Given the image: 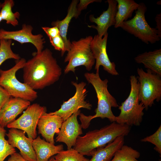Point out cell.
Here are the masks:
<instances>
[{
  "label": "cell",
  "instance_id": "f1b7e54d",
  "mask_svg": "<svg viewBox=\"0 0 161 161\" xmlns=\"http://www.w3.org/2000/svg\"><path fill=\"white\" fill-rule=\"evenodd\" d=\"M50 43L54 49L61 52L62 56L64 55L66 52L64 42L60 35L56 36L49 38Z\"/></svg>",
  "mask_w": 161,
  "mask_h": 161
},
{
  "label": "cell",
  "instance_id": "d4e9b609",
  "mask_svg": "<svg viewBox=\"0 0 161 161\" xmlns=\"http://www.w3.org/2000/svg\"><path fill=\"white\" fill-rule=\"evenodd\" d=\"M12 40L2 39L0 40V66L6 60L13 59L17 60L21 58L18 54L13 51L11 46Z\"/></svg>",
  "mask_w": 161,
  "mask_h": 161
},
{
  "label": "cell",
  "instance_id": "d590c367",
  "mask_svg": "<svg viewBox=\"0 0 161 161\" xmlns=\"http://www.w3.org/2000/svg\"><path fill=\"white\" fill-rule=\"evenodd\" d=\"M2 20L0 13V23Z\"/></svg>",
  "mask_w": 161,
  "mask_h": 161
},
{
  "label": "cell",
  "instance_id": "83f0119b",
  "mask_svg": "<svg viewBox=\"0 0 161 161\" xmlns=\"http://www.w3.org/2000/svg\"><path fill=\"white\" fill-rule=\"evenodd\" d=\"M142 142H148L154 145V149L159 153L161 154V126L153 134L142 139Z\"/></svg>",
  "mask_w": 161,
  "mask_h": 161
},
{
  "label": "cell",
  "instance_id": "ffe728a7",
  "mask_svg": "<svg viewBox=\"0 0 161 161\" xmlns=\"http://www.w3.org/2000/svg\"><path fill=\"white\" fill-rule=\"evenodd\" d=\"M135 62L143 64L145 67L161 76V49L145 52L134 58Z\"/></svg>",
  "mask_w": 161,
  "mask_h": 161
},
{
  "label": "cell",
  "instance_id": "4fadbf2b",
  "mask_svg": "<svg viewBox=\"0 0 161 161\" xmlns=\"http://www.w3.org/2000/svg\"><path fill=\"white\" fill-rule=\"evenodd\" d=\"M80 113L79 109L64 121L57 134L56 141L65 143L67 149L73 147L78 137L83 134L82 128L77 119Z\"/></svg>",
  "mask_w": 161,
  "mask_h": 161
},
{
  "label": "cell",
  "instance_id": "52a82bcc",
  "mask_svg": "<svg viewBox=\"0 0 161 161\" xmlns=\"http://www.w3.org/2000/svg\"><path fill=\"white\" fill-rule=\"evenodd\" d=\"M139 4L134 17L124 21L121 28L145 43H155L160 38L155 28L151 27L145 19V14L147 9L145 5L143 3Z\"/></svg>",
  "mask_w": 161,
  "mask_h": 161
},
{
  "label": "cell",
  "instance_id": "5bb4252c",
  "mask_svg": "<svg viewBox=\"0 0 161 161\" xmlns=\"http://www.w3.org/2000/svg\"><path fill=\"white\" fill-rule=\"evenodd\" d=\"M25 133L18 129H10L6 135L9 143L13 148H17L20 154L28 161H37L35 152L32 146L33 139L27 137Z\"/></svg>",
  "mask_w": 161,
  "mask_h": 161
},
{
  "label": "cell",
  "instance_id": "6da1fadb",
  "mask_svg": "<svg viewBox=\"0 0 161 161\" xmlns=\"http://www.w3.org/2000/svg\"><path fill=\"white\" fill-rule=\"evenodd\" d=\"M24 83L33 90L42 89L57 81L62 69L48 48L35 52L23 67Z\"/></svg>",
  "mask_w": 161,
  "mask_h": 161
},
{
  "label": "cell",
  "instance_id": "7a4b0ae2",
  "mask_svg": "<svg viewBox=\"0 0 161 161\" xmlns=\"http://www.w3.org/2000/svg\"><path fill=\"white\" fill-rule=\"evenodd\" d=\"M130 130V126L114 122L99 129L90 131L83 136H79L73 148L84 156H91L96 148L104 147L120 136H127Z\"/></svg>",
  "mask_w": 161,
  "mask_h": 161
},
{
  "label": "cell",
  "instance_id": "74e56055",
  "mask_svg": "<svg viewBox=\"0 0 161 161\" xmlns=\"http://www.w3.org/2000/svg\"><path fill=\"white\" fill-rule=\"evenodd\" d=\"M53 161H56L55 159H54V158H53Z\"/></svg>",
  "mask_w": 161,
  "mask_h": 161
},
{
  "label": "cell",
  "instance_id": "7c38bea8",
  "mask_svg": "<svg viewBox=\"0 0 161 161\" xmlns=\"http://www.w3.org/2000/svg\"><path fill=\"white\" fill-rule=\"evenodd\" d=\"M33 30L31 25L25 24H23L21 29L18 30L8 31L1 29L0 39L13 40L21 44L30 43L35 47L36 52H40L43 50L45 39L41 34H33Z\"/></svg>",
  "mask_w": 161,
  "mask_h": 161
},
{
  "label": "cell",
  "instance_id": "277c9868",
  "mask_svg": "<svg viewBox=\"0 0 161 161\" xmlns=\"http://www.w3.org/2000/svg\"><path fill=\"white\" fill-rule=\"evenodd\" d=\"M129 80L131 84L129 94L118 107L120 112L118 116H116L115 122L130 127L139 126L143 120L145 107L139 100V84L137 77L135 75H131Z\"/></svg>",
  "mask_w": 161,
  "mask_h": 161
},
{
  "label": "cell",
  "instance_id": "44dd1931",
  "mask_svg": "<svg viewBox=\"0 0 161 161\" xmlns=\"http://www.w3.org/2000/svg\"><path fill=\"white\" fill-rule=\"evenodd\" d=\"M124 143V136H120L103 147L97 148L92 154L89 161H110L115 152Z\"/></svg>",
  "mask_w": 161,
  "mask_h": 161
},
{
  "label": "cell",
  "instance_id": "3957f363",
  "mask_svg": "<svg viewBox=\"0 0 161 161\" xmlns=\"http://www.w3.org/2000/svg\"><path fill=\"white\" fill-rule=\"evenodd\" d=\"M84 77L87 81L93 86L96 93L98 100L97 107L95 110V114L87 116L82 113L79 115L82 128L85 129L89 126L91 120L96 117L107 118L111 122H115L116 116L113 114L112 107L119 106L115 98L108 90V80L101 79L99 72H86Z\"/></svg>",
  "mask_w": 161,
  "mask_h": 161
},
{
  "label": "cell",
  "instance_id": "d6986e66",
  "mask_svg": "<svg viewBox=\"0 0 161 161\" xmlns=\"http://www.w3.org/2000/svg\"><path fill=\"white\" fill-rule=\"evenodd\" d=\"M79 2L78 0H73L69 5L66 17L61 20H57L51 23L52 27H56L58 29L60 35L64 41L65 44L66 51L69 50L71 42L67 37V35L69 24L72 19L74 17L78 18V14L77 6Z\"/></svg>",
  "mask_w": 161,
  "mask_h": 161
},
{
  "label": "cell",
  "instance_id": "ba28073f",
  "mask_svg": "<svg viewBox=\"0 0 161 161\" xmlns=\"http://www.w3.org/2000/svg\"><path fill=\"white\" fill-rule=\"evenodd\" d=\"M137 72L139 84V100L147 110L154 100L159 102L161 99V76L148 69L146 72L142 68H138Z\"/></svg>",
  "mask_w": 161,
  "mask_h": 161
},
{
  "label": "cell",
  "instance_id": "8992f818",
  "mask_svg": "<svg viewBox=\"0 0 161 161\" xmlns=\"http://www.w3.org/2000/svg\"><path fill=\"white\" fill-rule=\"evenodd\" d=\"M92 39V36H89L71 42L64 60V62H68L64 70L65 74L70 72L75 73V68L81 66L88 71L91 70L95 62L90 47Z\"/></svg>",
  "mask_w": 161,
  "mask_h": 161
},
{
  "label": "cell",
  "instance_id": "7402d4cb",
  "mask_svg": "<svg viewBox=\"0 0 161 161\" xmlns=\"http://www.w3.org/2000/svg\"><path fill=\"white\" fill-rule=\"evenodd\" d=\"M117 11L115 19V28L121 27L123 22L132 16L133 12L136 10L139 4L133 0H116Z\"/></svg>",
  "mask_w": 161,
  "mask_h": 161
},
{
  "label": "cell",
  "instance_id": "cb8c5ba5",
  "mask_svg": "<svg viewBox=\"0 0 161 161\" xmlns=\"http://www.w3.org/2000/svg\"><path fill=\"white\" fill-rule=\"evenodd\" d=\"M140 156V152L127 145H123L115 153L110 161H139L137 159Z\"/></svg>",
  "mask_w": 161,
  "mask_h": 161
},
{
  "label": "cell",
  "instance_id": "836d02e7",
  "mask_svg": "<svg viewBox=\"0 0 161 161\" xmlns=\"http://www.w3.org/2000/svg\"><path fill=\"white\" fill-rule=\"evenodd\" d=\"M157 26L155 28L157 30L159 37L161 38V13L157 14L155 17Z\"/></svg>",
  "mask_w": 161,
  "mask_h": 161
},
{
  "label": "cell",
  "instance_id": "30bf717a",
  "mask_svg": "<svg viewBox=\"0 0 161 161\" xmlns=\"http://www.w3.org/2000/svg\"><path fill=\"white\" fill-rule=\"evenodd\" d=\"M71 83L75 88L74 95L68 100L64 101L58 110L49 113L60 116L64 121L80 109L83 108L90 110L92 107L91 103L85 100L87 93L85 88L86 83L84 82L78 83L72 81Z\"/></svg>",
  "mask_w": 161,
  "mask_h": 161
},
{
  "label": "cell",
  "instance_id": "f35d334b",
  "mask_svg": "<svg viewBox=\"0 0 161 161\" xmlns=\"http://www.w3.org/2000/svg\"><path fill=\"white\" fill-rule=\"evenodd\" d=\"M2 107H1V106H0V110H1V108Z\"/></svg>",
  "mask_w": 161,
  "mask_h": 161
},
{
  "label": "cell",
  "instance_id": "603a6c76",
  "mask_svg": "<svg viewBox=\"0 0 161 161\" xmlns=\"http://www.w3.org/2000/svg\"><path fill=\"white\" fill-rule=\"evenodd\" d=\"M14 5L13 0H5L2 3L0 13L2 20L5 21L6 23L15 27L18 25V19L20 14L18 12H13L12 8Z\"/></svg>",
  "mask_w": 161,
  "mask_h": 161
},
{
  "label": "cell",
  "instance_id": "9c48e42d",
  "mask_svg": "<svg viewBox=\"0 0 161 161\" xmlns=\"http://www.w3.org/2000/svg\"><path fill=\"white\" fill-rule=\"evenodd\" d=\"M45 112H47L45 107L34 103L30 105L20 117L7 127L22 130L27 133L28 137L34 139L37 137L36 128L38 120Z\"/></svg>",
  "mask_w": 161,
  "mask_h": 161
},
{
  "label": "cell",
  "instance_id": "4dcf8cb0",
  "mask_svg": "<svg viewBox=\"0 0 161 161\" xmlns=\"http://www.w3.org/2000/svg\"><path fill=\"white\" fill-rule=\"evenodd\" d=\"M100 0H80L77 6V10L78 14L80 15L81 11L86 9L90 3L94 2H100Z\"/></svg>",
  "mask_w": 161,
  "mask_h": 161
},
{
  "label": "cell",
  "instance_id": "d6a6232c",
  "mask_svg": "<svg viewBox=\"0 0 161 161\" xmlns=\"http://www.w3.org/2000/svg\"><path fill=\"white\" fill-rule=\"evenodd\" d=\"M7 161H28L24 159L18 153L16 152L10 155Z\"/></svg>",
  "mask_w": 161,
  "mask_h": 161
},
{
  "label": "cell",
  "instance_id": "2e32d148",
  "mask_svg": "<svg viewBox=\"0 0 161 161\" xmlns=\"http://www.w3.org/2000/svg\"><path fill=\"white\" fill-rule=\"evenodd\" d=\"M30 105V102L11 97L2 107L0 111V125L4 128Z\"/></svg>",
  "mask_w": 161,
  "mask_h": 161
},
{
  "label": "cell",
  "instance_id": "e0dca14e",
  "mask_svg": "<svg viewBox=\"0 0 161 161\" xmlns=\"http://www.w3.org/2000/svg\"><path fill=\"white\" fill-rule=\"evenodd\" d=\"M64 121L60 116L45 112L40 117L37 124L38 133L46 141L55 144V134L59 132Z\"/></svg>",
  "mask_w": 161,
  "mask_h": 161
},
{
  "label": "cell",
  "instance_id": "ab89813d",
  "mask_svg": "<svg viewBox=\"0 0 161 161\" xmlns=\"http://www.w3.org/2000/svg\"><path fill=\"white\" fill-rule=\"evenodd\" d=\"M0 40H1V39H0Z\"/></svg>",
  "mask_w": 161,
  "mask_h": 161
},
{
  "label": "cell",
  "instance_id": "e575fe53",
  "mask_svg": "<svg viewBox=\"0 0 161 161\" xmlns=\"http://www.w3.org/2000/svg\"><path fill=\"white\" fill-rule=\"evenodd\" d=\"M54 157H52L50 159H49L48 161H53V159Z\"/></svg>",
  "mask_w": 161,
  "mask_h": 161
},
{
  "label": "cell",
  "instance_id": "4316f807",
  "mask_svg": "<svg viewBox=\"0 0 161 161\" xmlns=\"http://www.w3.org/2000/svg\"><path fill=\"white\" fill-rule=\"evenodd\" d=\"M6 130L0 125V161H4L5 158L16 152L13 147L5 139Z\"/></svg>",
  "mask_w": 161,
  "mask_h": 161
},
{
  "label": "cell",
  "instance_id": "f546056e",
  "mask_svg": "<svg viewBox=\"0 0 161 161\" xmlns=\"http://www.w3.org/2000/svg\"><path fill=\"white\" fill-rule=\"evenodd\" d=\"M42 29L45 32L49 38L55 37L60 35L58 29L56 27H42Z\"/></svg>",
  "mask_w": 161,
  "mask_h": 161
},
{
  "label": "cell",
  "instance_id": "8d00e7d4",
  "mask_svg": "<svg viewBox=\"0 0 161 161\" xmlns=\"http://www.w3.org/2000/svg\"><path fill=\"white\" fill-rule=\"evenodd\" d=\"M2 3H0V9H1V6H2Z\"/></svg>",
  "mask_w": 161,
  "mask_h": 161
},
{
  "label": "cell",
  "instance_id": "1f68e13d",
  "mask_svg": "<svg viewBox=\"0 0 161 161\" xmlns=\"http://www.w3.org/2000/svg\"><path fill=\"white\" fill-rule=\"evenodd\" d=\"M11 97L8 92L0 86V106L2 107Z\"/></svg>",
  "mask_w": 161,
  "mask_h": 161
},
{
  "label": "cell",
  "instance_id": "8fae6325",
  "mask_svg": "<svg viewBox=\"0 0 161 161\" xmlns=\"http://www.w3.org/2000/svg\"><path fill=\"white\" fill-rule=\"evenodd\" d=\"M108 33L103 37L95 35L90 44V47L95 61V69L98 72L100 66L108 73L113 75H117L118 72L116 69V65L114 62L110 60L106 51V46Z\"/></svg>",
  "mask_w": 161,
  "mask_h": 161
},
{
  "label": "cell",
  "instance_id": "5b68a950",
  "mask_svg": "<svg viewBox=\"0 0 161 161\" xmlns=\"http://www.w3.org/2000/svg\"><path fill=\"white\" fill-rule=\"evenodd\" d=\"M26 61L25 59L21 58L10 69L5 70L0 69V86L11 97L31 102L37 98V93L26 83L20 82L16 75L18 70L23 68Z\"/></svg>",
  "mask_w": 161,
  "mask_h": 161
},
{
  "label": "cell",
  "instance_id": "9a60e30c",
  "mask_svg": "<svg viewBox=\"0 0 161 161\" xmlns=\"http://www.w3.org/2000/svg\"><path fill=\"white\" fill-rule=\"evenodd\" d=\"M108 7L106 11H103L99 17L95 18L94 15L89 16L90 21L96 24V26H88L89 27L96 29L97 35L102 38L108 33L107 31L109 27L115 25V15L117 11V3L116 0H107Z\"/></svg>",
  "mask_w": 161,
  "mask_h": 161
},
{
  "label": "cell",
  "instance_id": "484cf974",
  "mask_svg": "<svg viewBox=\"0 0 161 161\" xmlns=\"http://www.w3.org/2000/svg\"><path fill=\"white\" fill-rule=\"evenodd\" d=\"M54 158L56 161H89V160L73 148L60 151Z\"/></svg>",
  "mask_w": 161,
  "mask_h": 161
},
{
  "label": "cell",
  "instance_id": "ac0fdd59",
  "mask_svg": "<svg viewBox=\"0 0 161 161\" xmlns=\"http://www.w3.org/2000/svg\"><path fill=\"white\" fill-rule=\"evenodd\" d=\"M32 146L35 152L37 161H48L53 156L63 150V145H55L41 139L39 136L33 139Z\"/></svg>",
  "mask_w": 161,
  "mask_h": 161
}]
</instances>
